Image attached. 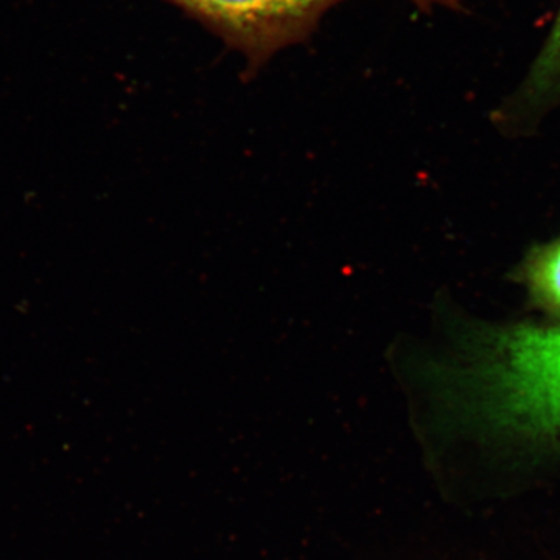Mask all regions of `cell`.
Masks as SVG:
<instances>
[{
  "label": "cell",
  "instance_id": "obj_2",
  "mask_svg": "<svg viewBox=\"0 0 560 560\" xmlns=\"http://www.w3.org/2000/svg\"><path fill=\"white\" fill-rule=\"evenodd\" d=\"M205 25L246 62V80L280 50L304 43L327 10L345 0H165ZM423 13H466L464 0H408Z\"/></svg>",
  "mask_w": 560,
  "mask_h": 560
},
{
  "label": "cell",
  "instance_id": "obj_1",
  "mask_svg": "<svg viewBox=\"0 0 560 560\" xmlns=\"http://www.w3.org/2000/svg\"><path fill=\"white\" fill-rule=\"evenodd\" d=\"M467 377L471 399L495 429L560 444V326L492 331Z\"/></svg>",
  "mask_w": 560,
  "mask_h": 560
},
{
  "label": "cell",
  "instance_id": "obj_3",
  "mask_svg": "<svg viewBox=\"0 0 560 560\" xmlns=\"http://www.w3.org/2000/svg\"><path fill=\"white\" fill-rule=\"evenodd\" d=\"M560 108V5L525 75L495 110L499 125L523 128L536 125Z\"/></svg>",
  "mask_w": 560,
  "mask_h": 560
},
{
  "label": "cell",
  "instance_id": "obj_4",
  "mask_svg": "<svg viewBox=\"0 0 560 560\" xmlns=\"http://www.w3.org/2000/svg\"><path fill=\"white\" fill-rule=\"evenodd\" d=\"M528 282L537 300L560 311V243L534 257Z\"/></svg>",
  "mask_w": 560,
  "mask_h": 560
}]
</instances>
